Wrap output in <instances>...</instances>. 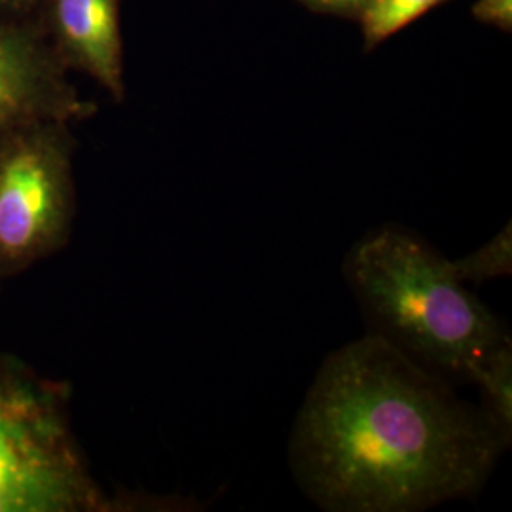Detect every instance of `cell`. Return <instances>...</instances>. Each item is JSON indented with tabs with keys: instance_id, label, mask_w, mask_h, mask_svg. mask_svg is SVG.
I'll return each instance as SVG.
<instances>
[{
	"instance_id": "52a82bcc",
	"label": "cell",
	"mask_w": 512,
	"mask_h": 512,
	"mask_svg": "<svg viewBox=\"0 0 512 512\" xmlns=\"http://www.w3.org/2000/svg\"><path fill=\"white\" fill-rule=\"evenodd\" d=\"M471 384L480 391L478 408L499 435L512 442V340L507 336L476 366Z\"/></svg>"
},
{
	"instance_id": "8992f818",
	"label": "cell",
	"mask_w": 512,
	"mask_h": 512,
	"mask_svg": "<svg viewBox=\"0 0 512 512\" xmlns=\"http://www.w3.org/2000/svg\"><path fill=\"white\" fill-rule=\"evenodd\" d=\"M40 21L69 71L88 74L118 103L126 99L120 0H44Z\"/></svg>"
},
{
	"instance_id": "ba28073f",
	"label": "cell",
	"mask_w": 512,
	"mask_h": 512,
	"mask_svg": "<svg viewBox=\"0 0 512 512\" xmlns=\"http://www.w3.org/2000/svg\"><path fill=\"white\" fill-rule=\"evenodd\" d=\"M440 2L444 0H368L359 16L366 46L372 48L385 38L397 35Z\"/></svg>"
},
{
	"instance_id": "3957f363",
	"label": "cell",
	"mask_w": 512,
	"mask_h": 512,
	"mask_svg": "<svg viewBox=\"0 0 512 512\" xmlns=\"http://www.w3.org/2000/svg\"><path fill=\"white\" fill-rule=\"evenodd\" d=\"M67 382L0 353V512L135 511L95 480L69 412Z\"/></svg>"
},
{
	"instance_id": "30bf717a",
	"label": "cell",
	"mask_w": 512,
	"mask_h": 512,
	"mask_svg": "<svg viewBox=\"0 0 512 512\" xmlns=\"http://www.w3.org/2000/svg\"><path fill=\"white\" fill-rule=\"evenodd\" d=\"M476 19L499 27L501 31L512 29V0H478L473 8Z\"/></svg>"
},
{
	"instance_id": "9c48e42d",
	"label": "cell",
	"mask_w": 512,
	"mask_h": 512,
	"mask_svg": "<svg viewBox=\"0 0 512 512\" xmlns=\"http://www.w3.org/2000/svg\"><path fill=\"white\" fill-rule=\"evenodd\" d=\"M450 262L461 283L482 285L492 279L509 277L512 274L511 220L488 243H484L473 253Z\"/></svg>"
},
{
	"instance_id": "6da1fadb",
	"label": "cell",
	"mask_w": 512,
	"mask_h": 512,
	"mask_svg": "<svg viewBox=\"0 0 512 512\" xmlns=\"http://www.w3.org/2000/svg\"><path fill=\"white\" fill-rule=\"evenodd\" d=\"M509 446L456 385L366 334L323 361L289 459L323 511L420 512L475 499Z\"/></svg>"
},
{
	"instance_id": "5b68a950",
	"label": "cell",
	"mask_w": 512,
	"mask_h": 512,
	"mask_svg": "<svg viewBox=\"0 0 512 512\" xmlns=\"http://www.w3.org/2000/svg\"><path fill=\"white\" fill-rule=\"evenodd\" d=\"M69 73L42 21H0V133L93 116L97 105L80 95Z\"/></svg>"
},
{
	"instance_id": "277c9868",
	"label": "cell",
	"mask_w": 512,
	"mask_h": 512,
	"mask_svg": "<svg viewBox=\"0 0 512 512\" xmlns=\"http://www.w3.org/2000/svg\"><path fill=\"white\" fill-rule=\"evenodd\" d=\"M71 124L0 133V281L61 251L76 217Z\"/></svg>"
},
{
	"instance_id": "8fae6325",
	"label": "cell",
	"mask_w": 512,
	"mask_h": 512,
	"mask_svg": "<svg viewBox=\"0 0 512 512\" xmlns=\"http://www.w3.org/2000/svg\"><path fill=\"white\" fill-rule=\"evenodd\" d=\"M44 0H0V21H40Z\"/></svg>"
},
{
	"instance_id": "4fadbf2b",
	"label": "cell",
	"mask_w": 512,
	"mask_h": 512,
	"mask_svg": "<svg viewBox=\"0 0 512 512\" xmlns=\"http://www.w3.org/2000/svg\"><path fill=\"white\" fill-rule=\"evenodd\" d=\"M0 283H2V281H0Z\"/></svg>"
},
{
	"instance_id": "7a4b0ae2",
	"label": "cell",
	"mask_w": 512,
	"mask_h": 512,
	"mask_svg": "<svg viewBox=\"0 0 512 512\" xmlns=\"http://www.w3.org/2000/svg\"><path fill=\"white\" fill-rule=\"evenodd\" d=\"M344 277L368 334L454 385L471 384L480 359L511 336L459 281L450 258L401 224L355 241Z\"/></svg>"
},
{
	"instance_id": "7c38bea8",
	"label": "cell",
	"mask_w": 512,
	"mask_h": 512,
	"mask_svg": "<svg viewBox=\"0 0 512 512\" xmlns=\"http://www.w3.org/2000/svg\"><path fill=\"white\" fill-rule=\"evenodd\" d=\"M315 10L332 12V14H346V16H361L368 0H302Z\"/></svg>"
}]
</instances>
